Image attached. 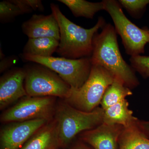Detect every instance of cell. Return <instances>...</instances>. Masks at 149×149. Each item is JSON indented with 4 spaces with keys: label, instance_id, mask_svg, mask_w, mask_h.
<instances>
[{
    "label": "cell",
    "instance_id": "1",
    "mask_svg": "<svg viewBox=\"0 0 149 149\" xmlns=\"http://www.w3.org/2000/svg\"><path fill=\"white\" fill-rule=\"evenodd\" d=\"M91 58L92 65L105 68L130 89L139 85L134 70L126 63L120 54L116 32L111 24H106L102 32L95 35Z\"/></svg>",
    "mask_w": 149,
    "mask_h": 149
},
{
    "label": "cell",
    "instance_id": "2",
    "mask_svg": "<svg viewBox=\"0 0 149 149\" xmlns=\"http://www.w3.org/2000/svg\"><path fill=\"white\" fill-rule=\"evenodd\" d=\"M50 6L59 27L60 39L57 53L62 57L73 59L90 57L93 52V39L105 25L104 19L100 17L94 27L85 29L67 18L57 5L52 3Z\"/></svg>",
    "mask_w": 149,
    "mask_h": 149
},
{
    "label": "cell",
    "instance_id": "3",
    "mask_svg": "<svg viewBox=\"0 0 149 149\" xmlns=\"http://www.w3.org/2000/svg\"><path fill=\"white\" fill-rule=\"evenodd\" d=\"M104 115L102 107L85 112L73 107L63 100L57 102L54 118L57 123L60 148H66L80 133L102 124Z\"/></svg>",
    "mask_w": 149,
    "mask_h": 149
},
{
    "label": "cell",
    "instance_id": "4",
    "mask_svg": "<svg viewBox=\"0 0 149 149\" xmlns=\"http://www.w3.org/2000/svg\"><path fill=\"white\" fill-rule=\"evenodd\" d=\"M114 79V76L105 68L92 65L85 83L78 89L71 88L69 96L63 100L77 109L93 111L100 104L105 92Z\"/></svg>",
    "mask_w": 149,
    "mask_h": 149
},
{
    "label": "cell",
    "instance_id": "5",
    "mask_svg": "<svg viewBox=\"0 0 149 149\" xmlns=\"http://www.w3.org/2000/svg\"><path fill=\"white\" fill-rule=\"evenodd\" d=\"M24 69V85L27 96L54 97L62 100L69 96L71 87L55 72L40 64Z\"/></svg>",
    "mask_w": 149,
    "mask_h": 149
},
{
    "label": "cell",
    "instance_id": "6",
    "mask_svg": "<svg viewBox=\"0 0 149 149\" xmlns=\"http://www.w3.org/2000/svg\"><path fill=\"white\" fill-rule=\"evenodd\" d=\"M104 10L111 17L115 29L120 35L126 53L131 56L145 52V47L149 42L147 28L141 29L131 21L123 13L120 4L114 0L103 1Z\"/></svg>",
    "mask_w": 149,
    "mask_h": 149
},
{
    "label": "cell",
    "instance_id": "7",
    "mask_svg": "<svg viewBox=\"0 0 149 149\" xmlns=\"http://www.w3.org/2000/svg\"><path fill=\"white\" fill-rule=\"evenodd\" d=\"M26 61L47 68L58 74L71 88L78 89L85 83L91 72V57L73 59L64 57H48L22 54Z\"/></svg>",
    "mask_w": 149,
    "mask_h": 149
},
{
    "label": "cell",
    "instance_id": "8",
    "mask_svg": "<svg viewBox=\"0 0 149 149\" xmlns=\"http://www.w3.org/2000/svg\"><path fill=\"white\" fill-rule=\"evenodd\" d=\"M56 97L26 96L1 113L3 124L35 120L53 119L55 113Z\"/></svg>",
    "mask_w": 149,
    "mask_h": 149
},
{
    "label": "cell",
    "instance_id": "9",
    "mask_svg": "<svg viewBox=\"0 0 149 149\" xmlns=\"http://www.w3.org/2000/svg\"><path fill=\"white\" fill-rule=\"evenodd\" d=\"M49 121L35 119L4 124L0 130V149H20Z\"/></svg>",
    "mask_w": 149,
    "mask_h": 149
},
{
    "label": "cell",
    "instance_id": "10",
    "mask_svg": "<svg viewBox=\"0 0 149 149\" xmlns=\"http://www.w3.org/2000/svg\"><path fill=\"white\" fill-rule=\"evenodd\" d=\"M25 69L15 68L3 75L0 79V109L3 110L11 104L27 96L24 80Z\"/></svg>",
    "mask_w": 149,
    "mask_h": 149
},
{
    "label": "cell",
    "instance_id": "11",
    "mask_svg": "<svg viewBox=\"0 0 149 149\" xmlns=\"http://www.w3.org/2000/svg\"><path fill=\"white\" fill-rule=\"evenodd\" d=\"M124 127L102 123L97 128L79 135V139L94 149H118V141Z\"/></svg>",
    "mask_w": 149,
    "mask_h": 149
},
{
    "label": "cell",
    "instance_id": "12",
    "mask_svg": "<svg viewBox=\"0 0 149 149\" xmlns=\"http://www.w3.org/2000/svg\"><path fill=\"white\" fill-rule=\"evenodd\" d=\"M22 29L29 38L51 37L59 41L58 22L52 13L49 15L35 14L22 25Z\"/></svg>",
    "mask_w": 149,
    "mask_h": 149
},
{
    "label": "cell",
    "instance_id": "13",
    "mask_svg": "<svg viewBox=\"0 0 149 149\" xmlns=\"http://www.w3.org/2000/svg\"><path fill=\"white\" fill-rule=\"evenodd\" d=\"M57 123L54 118L35 133L20 149H58Z\"/></svg>",
    "mask_w": 149,
    "mask_h": 149
},
{
    "label": "cell",
    "instance_id": "14",
    "mask_svg": "<svg viewBox=\"0 0 149 149\" xmlns=\"http://www.w3.org/2000/svg\"><path fill=\"white\" fill-rule=\"evenodd\" d=\"M139 120L129 109V103L126 99L104 110L103 123L117 124L127 128L136 125Z\"/></svg>",
    "mask_w": 149,
    "mask_h": 149
},
{
    "label": "cell",
    "instance_id": "15",
    "mask_svg": "<svg viewBox=\"0 0 149 149\" xmlns=\"http://www.w3.org/2000/svg\"><path fill=\"white\" fill-rule=\"evenodd\" d=\"M118 149H149V139L139 128L138 123L124 128L119 137Z\"/></svg>",
    "mask_w": 149,
    "mask_h": 149
},
{
    "label": "cell",
    "instance_id": "16",
    "mask_svg": "<svg viewBox=\"0 0 149 149\" xmlns=\"http://www.w3.org/2000/svg\"><path fill=\"white\" fill-rule=\"evenodd\" d=\"M59 41L51 37L29 38L23 49V54L37 56H52L58 47Z\"/></svg>",
    "mask_w": 149,
    "mask_h": 149
},
{
    "label": "cell",
    "instance_id": "17",
    "mask_svg": "<svg viewBox=\"0 0 149 149\" xmlns=\"http://www.w3.org/2000/svg\"><path fill=\"white\" fill-rule=\"evenodd\" d=\"M64 4L76 17H83L93 19L98 12L104 10L103 1L101 2L93 3L84 0H58Z\"/></svg>",
    "mask_w": 149,
    "mask_h": 149
},
{
    "label": "cell",
    "instance_id": "18",
    "mask_svg": "<svg viewBox=\"0 0 149 149\" xmlns=\"http://www.w3.org/2000/svg\"><path fill=\"white\" fill-rule=\"evenodd\" d=\"M133 93L130 88L116 78L105 92L100 104L104 110L125 100Z\"/></svg>",
    "mask_w": 149,
    "mask_h": 149
},
{
    "label": "cell",
    "instance_id": "19",
    "mask_svg": "<svg viewBox=\"0 0 149 149\" xmlns=\"http://www.w3.org/2000/svg\"><path fill=\"white\" fill-rule=\"evenodd\" d=\"M23 14L19 7L10 1H3L0 2L1 21H8Z\"/></svg>",
    "mask_w": 149,
    "mask_h": 149
},
{
    "label": "cell",
    "instance_id": "20",
    "mask_svg": "<svg viewBox=\"0 0 149 149\" xmlns=\"http://www.w3.org/2000/svg\"><path fill=\"white\" fill-rule=\"evenodd\" d=\"M131 66L144 78L149 77V56L138 55L131 56Z\"/></svg>",
    "mask_w": 149,
    "mask_h": 149
},
{
    "label": "cell",
    "instance_id": "21",
    "mask_svg": "<svg viewBox=\"0 0 149 149\" xmlns=\"http://www.w3.org/2000/svg\"><path fill=\"white\" fill-rule=\"evenodd\" d=\"M118 2L133 15L141 13L149 4V0H120Z\"/></svg>",
    "mask_w": 149,
    "mask_h": 149
},
{
    "label": "cell",
    "instance_id": "22",
    "mask_svg": "<svg viewBox=\"0 0 149 149\" xmlns=\"http://www.w3.org/2000/svg\"><path fill=\"white\" fill-rule=\"evenodd\" d=\"M21 9L23 13H30L33 10L42 11L44 6L40 0H10Z\"/></svg>",
    "mask_w": 149,
    "mask_h": 149
},
{
    "label": "cell",
    "instance_id": "23",
    "mask_svg": "<svg viewBox=\"0 0 149 149\" xmlns=\"http://www.w3.org/2000/svg\"><path fill=\"white\" fill-rule=\"evenodd\" d=\"M138 125L141 130L149 139V121L139 120Z\"/></svg>",
    "mask_w": 149,
    "mask_h": 149
},
{
    "label": "cell",
    "instance_id": "24",
    "mask_svg": "<svg viewBox=\"0 0 149 149\" xmlns=\"http://www.w3.org/2000/svg\"><path fill=\"white\" fill-rule=\"evenodd\" d=\"M13 60L8 58L3 59L1 61V65H0V71L1 73L3 72L10 67L12 65V63Z\"/></svg>",
    "mask_w": 149,
    "mask_h": 149
},
{
    "label": "cell",
    "instance_id": "25",
    "mask_svg": "<svg viewBox=\"0 0 149 149\" xmlns=\"http://www.w3.org/2000/svg\"><path fill=\"white\" fill-rule=\"evenodd\" d=\"M69 149H91L86 146L85 143L80 141L77 142Z\"/></svg>",
    "mask_w": 149,
    "mask_h": 149
},
{
    "label": "cell",
    "instance_id": "26",
    "mask_svg": "<svg viewBox=\"0 0 149 149\" xmlns=\"http://www.w3.org/2000/svg\"><path fill=\"white\" fill-rule=\"evenodd\" d=\"M147 31H148V33L149 34V30L148 29H147Z\"/></svg>",
    "mask_w": 149,
    "mask_h": 149
}]
</instances>
